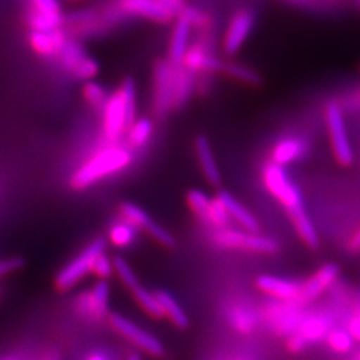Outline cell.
I'll list each match as a JSON object with an SVG mask.
<instances>
[{
  "label": "cell",
  "mask_w": 360,
  "mask_h": 360,
  "mask_svg": "<svg viewBox=\"0 0 360 360\" xmlns=\"http://www.w3.org/2000/svg\"><path fill=\"white\" fill-rule=\"evenodd\" d=\"M309 150V143L299 136H287L275 143L271 151V162L285 167L296 160L302 159Z\"/></svg>",
  "instance_id": "cell-19"
},
{
  "label": "cell",
  "mask_w": 360,
  "mask_h": 360,
  "mask_svg": "<svg viewBox=\"0 0 360 360\" xmlns=\"http://www.w3.org/2000/svg\"><path fill=\"white\" fill-rule=\"evenodd\" d=\"M327 345L338 354H347L354 347V339L347 330H330L326 336Z\"/></svg>",
  "instance_id": "cell-33"
},
{
  "label": "cell",
  "mask_w": 360,
  "mask_h": 360,
  "mask_svg": "<svg viewBox=\"0 0 360 360\" xmlns=\"http://www.w3.org/2000/svg\"><path fill=\"white\" fill-rule=\"evenodd\" d=\"M126 15L120 11L117 3L103 8H86L65 15V31L68 38L77 39L95 37L108 31L117 25Z\"/></svg>",
  "instance_id": "cell-3"
},
{
  "label": "cell",
  "mask_w": 360,
  "mask_h": 360,
  "mask_svg": "<svg viewBox=\"0 0 360 360\" xmlns=\"http://www.w3.org/2000/svg\"><path fill=\"white\" fill-rule=\"evenodd\" d=\"M217 199L226 208L230 219H233L238 224H240L245 231L257 232L259 223L257 218L238 199H235L231 193L219 191Z\"/></svg>",
  "instance_id": "cell-22"
},
{
  "label": "cell",
  "mask_w": 360,
  "mask_h": 360,
  "mask_svg": "<svg viewBox=\"0 0 360 360\" xmlns=\"http://www.w3.org/2000/svg\"><path fill=\"white\" fill-rule=\"evenodd\" d=\"M307 346L309 343L306 342V339L297 333H292L287 339V347L290 348L292 352H300Z\"/></svg>",
  "instance_id": "cell-41"
},
{
  "label": "cell",
  "mask_w": 360,
  "mask_h": 360,
  "mask_svg": "<svg viewBox=\"0 0 360 360\" xmlns=\"http://www.w3.org/2000/svg\"><path fill=\"white\" fill-rule=\"evenodd\" d=\"M193 147H195L199 166H200V169H202L207 181L211 186L218 187L221 183V174H220L218 162H217L215 155L212 151L211 143L208 141L206 135H198L193 141Z\"/></svg>",
  "instance_id": "cell-20"
},
{
  "label": "cell",
  "mask_w": 360,
  "mask_h": 360,
  "mask_svg": "<svg viewBox=\"0 0 360 360\" xmlns=\"http://www.w3.org/2000/svg\"><path fill=\"white\" fill-rule=\"evenodd\" d=\"M154 123L148 117H138L126 132V146L131 150L142 148L153 138Z\"/></svg>",
  "instance_id": "cell-25"
},
{
  "label": "cell",
  "mask_w": 360,
  "mask_h": 360,
  "mask_svg": "<svg viewBox=\"0 0 360 360\" xmlns=\"http://www.w3.org/2000/svg\"><path fill=\"white\" fill-rule=\"evenodd\" d=\"M132 295H134L135 300L138 302V304L142 307L143 311L147 315H150L154 319H163V318H166L165 316V311L162 309V304L158 300L155 292H151L147 288L139 285L136 290L132 291Z\"/></svg>",
  "instance_id": "cell-28"
},
{
  "label": "cell",
  "mask_w": 360,
  "mask_h": 360,
  "mask_svg": "<svg viewBox=\"0 0 360 360\" xmlns=\"http://www.w3.org/2000/svg\"><path fill=\"white\" fill-rule=\"evenodd\" d=\"M224 63L205 43H195L188 47L183 59V67L193 74H221Z\"/></svg>",
  "instance_id": "cell-13"
},
{
  "label": "cell",
  "mask_w": 360,
  "mask_h": 360,
  "mask_svg": "<svg viewBox=\"0 0 360 360\" xmlns=\"http://www.w3.org/2000/svg\"><path fill=\"white\" fill-rule=\"evenodd\" d=\"M359 360H360V356H359Z\"/></svg>",
  "instance_id": "cell-51"
},
{
  "label": "cell",
  "mask_w": 360,
  "mask_h": 360,
  "mask_svg": "<svg viewBox=\"0 0 360 360\" xmlns=\"http://www.w3.org/2000/svg\"><path fill=\"white\" fill-rule=\"evenodd\" d=\"M22 266H23L22 257H10V259L0 260V278L7 274H11L13 271L19 270Z\"/></svg>",
  "instance_id": "cell-40"
},
{
  "label": "cell",
  "mask_w": 360,
  "mask_h": 360,
  "mask_svg": "<svg viewBox=\"0 0 360 360\" xmlns=\"http://www.w3.org/2000/svg\"><path fill=\"white\" fill-rule=\"evenodd\" d=\"M129 129L123 99L116 90L102 110V144H119Z\"/></svg>",
  "instance_id": "cell-9"
},
{
  "label": "cell",
  "mask_w": 360,
  "mask_h": 360,
  "mask_svg": "<svg viewBox=\"0 0 360 360\" xmlns=\"http://www.w3.org/2000/svg\"><path fill=\"white\" fill-rule=\"evenodd\" d=\"M180 1H183V0H180Z\"/></svg>",
  "instance_id": "cell-50"
},
{
  "label": "cell",
  "mask_w": 360,
  "mask_h": 360,
  "mask_svg": "<svg viewBox=\"0 0 360 360\" xmlns=\"http://www.w3.org/2000/svg\"><path fill=\"white\" fill-rule=\"evenodd\" d=\"M221 74H226L227 77L235 79L236 82H240L245 86H251V87H259L263 83V77L257 71L235 62H226Z\"/></svg>",
  "instance_id": "cell-27"
},
{
  "label": "cell",
  "mask_w": 360,
  "mask_h": 360,
  "mask_svg": "<svg viewBox=\"0 0 360 360\" xmlns=\"http://www.w3.org/2000/svg\"><path fill=\"white\" fill-rule=\"evenodd\" d=\"M255 26V13L251 10H242L232 16L231 22L223 39V51L232 56L243 47Z\"/></svg>",
  "instance_id": "cell-12"
},
{
  "label": "cell",
  "mask_w": 360,
  "mask_h": 360,
  "mask_svg": "<svg viewBox=\"0 0 360 360\" xmlns=\"http://www.w3.org/2000/svg\"><path fill=\"white\" fill-rule=\"evenodd\" d=\"M347 248L351 252H360V229L349 238Z\"/></svg>",
  "instance_id": "cell-43"
},
{
  "label": "cell",
  "mask_w": 360,
  "mask_h": 360,
  "mask_svg": "<svg viewBox=\"0 0 360 360\" xmlns=\"http://www.w3.org/2000/svg\"><path fill=\"white\" fill-rule=\"evenodd\" d=\"M231 323L233 328H236L242 334H248L255 327L254 315L243 307H235L231 312Z\"/></svg>",
  "instance_id": "cell-37"
},
{
  "label": "cell",
  "mask_w": 360,
  "mask_h": 360,
  "mask_svg": "<svg viewBox=\"0 0 360 360\" xmlns=\"http://www.w3.org/2000/svg\"><path fill=\"white\" fill-rule=\"evenodd\" d=\"M55 62L65 74L84 83L94 80V77H98L101 71L99 63L77 39H67Z\"/></svg>",
  "instance_id": "cell-4"
},
{
  "label": "cell",
  "mask_w": 360,
  "mask_h": 360,
  "mask_svg": "<svg viewBox=\"0 0 360 360\" xmlns=\"http://www.w3.org/2000/svg\"><path fill=\"white\" fill-rule=\"evenodd\" d=\"M262 176H263L266 188L287 210L290 218L295 226L296 232L299 233L304 245H309V248H318L319 245L318 231L306 212L303 196L299 187L290 179L284 167L269 162L263 167Z\"/></svg>",
  "instance_id": "cell-1"
},
{
  "label": "cell",
  "mask_w": 360,
  "mask_h": 360,
  "mask_svg": "<svg viewBox=\"0 0 360 360\" xmlns=\"http://www.w3.org/2000/svg\"><path fill=\"white\" fill-rule=\"evenodd\" d=\"M108 322L116 333H119L126 339H129L131 343H134L136 347L141 348L146 354L155 356V358H159L165 354V346L156 336L143 330L142 327L136 326L126 316H123L120 314H110Z\"/></svg>",
  "instance_id": "cell-10"
},
{
  "label": "cell",
  "mask_w": 360,
  "mask_h": 360,
  "mask_svg": "<svg viewBox=\"0 0 360 360\" xmlns=\"http://www.w3.org/2000/svg\"><path fill=\"white\" fill-rule=\"evenodd\" d=\"M174 65L166 59L156 60L153 71V112L158 119H165L174 110Z\"/></svg>",
  "instance_id": "cell-8"
},
{
  "label": "cell",
  "mask_w": 360,
  "mask_h": 360,
  "mask_svg": "<svg viewBox=\"0 0 360 360\" xmlns=\"http://www.w3.org/2000/svg\"><path fill=\"white\" fill-rule=\"evenodd\" d=\"M190 35H191V26L176 18V22L172 28V35L169 40L168 49V62L174 67H180L183 65V59L186 52L190 47Z\"/></svg>",
  "instance_id": "cell-21"
},
{
  "label": "cell",
  "mask_w": 360,
  "mask_h": 360,
  "mask_svg": "<svg viewBox=\"0 0 360 360\" xmlns=\"http://www.w3.org/2000/svg\"><path fill=\"white\" fill-rule=\"evenodd\" d=\"M117 6L126 16H141L156 23H169L175 19L159 0H117Z\"/></svg>",
  "instance_id": "cell-16"
},
{
  "label": "cell",
  "mask_w": 360,
  "mask_h": 360,
  "mask_svg": "<svg viewBox=\"0 0 360 360\" xmlns=\"http://www.w3.org/2000/svg\"><path fill=\"white\" fill-rule=\"evenodd\" d=\"M0 360H16L15 358H11V356H7V358H1Z\"/></svg>",
  "instance_id": "cell-47"
},
{
  "label": "cell",
  "mask_w": 360,
  "mask_h": 360,
  "mask_svg": "<svg viewBox=\"0 0 360 360\" xmlns=\"http://www.w3.org/2000/svg\"><path fill=\"white\" fill-rule=\"evenodd\" d=\"M186 200H187V205H188L193 214L205 223L212 199L208 198V195L203 193L202 190L193 188L186 195Z\"/></svg>",
  "instance_id": "cell-32"
},
{
  "label": "cell",
  "mask_w": 360,
  "mask_h": 360,
  "mask_svg": "<svg viewBox=\"0 0 360 360\" xmlns=\"http://www.w3.org/2000/svg\"><path fill=\"white\" fill-rule=\"evenodd\" d=\"M196 89L195 74L187 71L183 65L175 67L174 77V110L184 107L191 99L193 92Z\"/></svg>",
  "instance_id": "cell-23"
},
{
  "label": "cell",
  "mask_w": 360,
  "mask_h": 360,
  "mask_svg": "<svg viewBox=\"0 0 360 360\" xmlns=\"http://www.w3.org/2000/svg\"><path fill=\"white\" fill-rule=\"evenodd\" d=\"M31 10L49 16H63L59 0H30Z\"/></svg>",
  "instance_id": "cell-38"
},
{
  "label": "cell",
  "mask_w": 360,
  "mask_h": 360,
  "mask_svg": "<svg viewBox=\"0 0 360 360\" xmlns=\"http://www.w3.org/2000/svg\"><path fill=\"white\" fill-rule=\"evenodd\" d=\"M339 276V267L334 263H327L316 271L312 276H309L303 284H300L299 295L296 299L297 304H307L309 302H314L322 295L323 292L331 287V284Z\"/></svg>",
  "instance_id": "cell-14"
},
{
  "label": "cell",
  "mask_w": 360,
  "mask_h": 360,
  "mask_svg": "<svg viewBox=\"0 0 360 360\" xmlns=\"http://www.w3.org/2000/svg\"><path fill=\"white\" fill-rule=\"evenodd\" d=\"M135 238H136V229L126 220L116 221L108 231L110 242L120 248L132 245Z\"/></svg>",
  "instance_id": "cell-31"
},
{
  "label": "cell",
  "mask_w": 360,
  "mask_h": 360,
  "mask_svg": "<svg viewBox=\"0 0 360 360\" xmlns=\"http://www.w3.org/2000/svg\"><path fill=\"white\" fill-rule=\"evenodd\" d=\"M205 224L214 227L215 230L227 229L229 224H230V217H229L226 208L221 206V203L219 202L217 198L211 200V206L208 210Z\"/></svg>",
  "instance_id": "cell-34"
},
{
  "label": "cell",
  "mask_w": 360,
  "mask_h": 360,
  "mask_svg": "<svg viewBox=\"0 0 360 360\" xmlns=\"http://www.w3.org/2000/svg\"><path fill=\"white\" fill-rule=\"evenodd\" d=\"M212 240L219 247L229 250H243L257 254H275L279 251V243L272 238L259 235L257 232L239 231L229 227L215 230Z\"/></svg>",
  "instance_id": "cell-5"
},
{
  "label": "cell",
  "mask_w": 360,
  "mask_h": 360,
  "mask_svg": "<svg viewBox=\"0 0 360 360\" xmlns=\"http://www.w3.org/2000/svg\"><path fill=\"white\" fill-rule=\"evenodd\" d=\"M86 360H111L110 359V356L108 355H105L103 352H99V351H96V352H92L90 354Z\"/></svg>",
  "instance_id": "cell-44"
},
{
  "label": "cell",
  "mask_w": 360,
  "mask_h": 360,
  "mask_svg": "<svg viewBox=\"0 0 360 360\" xmlns=\"http://www.w3.org/2000/svg\"><path fill=\"white\" fill-rule=\"evenodd\" d=\"M236 360H247V359H236Z\"/></svg>",
  "instance_id": "cell-49"
},
{
  "label": "cell",
  "mask_w": 360,
  "mask_h": 360,
  "mask_svg": "<svg viewBox=\"0 0 360 360\" xmlns=\"http://www.w3.org/2000/svg\"><path fill=\"white\" fill-rule=\"evenodd\" d=\"M255 284L263 294L288 303H296L300 288V284L272 275H259Z\"/></svg>",
  "instance_id": "cell-18"
},
{
  "label": "cell",
  "mask_w": 360,
  "mask_h": 360,
  "mask_svg": "<svg viewBox=\"0 0 360 360\" xmlns=\"http://www.w3.org/2000/svg\"><path fill=\"white\" fill-rule=\"evenodd\" d=\"M82 95H83V99L86 101V103L92 107L94 110H98L101 112L110 98V94H108V91L105 90V87L95 80L86 82L83 84Z\"/></svg>",
  "instance_id": "cell-30"
},
{
  "label": "cell",
  "mask_w": 360,
  "mask_h": 360,
  "mask_svg": "<svg viewBox=\"0 0 360 360\" xmlns=\"http://www.w3.org/2000/svg\"><path fill=\"white\" fill-rule=\"evenodd\" d=\"M108 300H110V284L105 281H99L92 287L89 294L82 296L77 303L80 312L86 314L91 319L102 321L108 314Z\"/></svg>",
  "instance_id": "cell-17"
},
{
  "label": "cell",
  "mask_w": 360,
  "mask_h": 360,
  "mask_svg": "<svg viewBox=\"0 0 360 360\" xmlns=\"http://www.w3.org/2000/svg\"><path fill=\"white\" fill-rule=\"evenodd\" d=\"M107 242L104 238H98L94 242H91L80 254H77L63 270L56 275L55 283L56 287L62 291L72 288L75 284L82 281L83 276H86L92 271L94 263L98 257L103 255L105 251Z\"/></svg>",
  "instance_id": "cell-6"
},
{
  "label": "cell",
  "mask_w": 360,
  "mask_h": 360,
  "mask_svg": "<svg viewBox=\"0 0 360 360\" xmlns=\"http://www.w3.org/2000/svg\"><path fill=\"white\" fill-rule=\"evenodd\" d=\"M158 300L162 304V309L165 311V316L168 318L175 327L180 330H186L190 326V319L186 311L181 309L178 300L165 290H158L155 292Z\"/></svg>",
  "instance_id": "cell-24"
},
{
  "label": "cell",
  "mask_w": 360,
  "mask_h": 360,
  "mask_svg": "<svg viewBox=\"0 0 360 360\" xmlns=\"http://www.w3.org/2000/svg\"><path fill=\"white\" fill-rule=\"evenodd\" d=\"M119 212L123 220L129 221L135 229H141L151 235V238H154L159 245H165L166 248H174L176 245V239L174 235L154 221L143 208L136 206L135 203H122L119 207Z\"/></svg>",
  "instance_id": "cell-11"
},
{
  "label": "cell",
  "mask_w": 360,
  "mask_h": 360,
  "mask_svg": "<svg viewBox=\"0 0 360 360\" xmlns=\"http://www.w3.org/2000/svg\"><path fill=\"white\" fill-rule=\"evenodd\" d=\"M44 360H60L59 359V356L58 355H55V354H51V355H49V356H46Z\"/></svg>",
  "instance_id": "cell-46"
},
{
  "label": "cell",
  "mask_w": 360,
  "mask_h": 360,
  "mask_svg": "<svg viewBox=\"0 0 360 360\" xmlns=\"http://www.w3.org/2000/svg\"><path fill=\"white\" fill-rule=\"evenodd\" d=\"M28 44L40 58L55 60L68 39L65 28L53 31H30Z\"/></svg>",
  "instance_id": "cell-15"
},
{
  "label": "cell",
  "mask_w": 360,
  "mask_h": 360,
  "mask_svg": "<svg viewBox=\"0 0 360 360\" xmlns=\"http://www.w3.org/2000/svg\"><path fill=\"white\" fill-rule=\"evenodd\" d=\"M92 272L95 275H98L101 278V281H105L107 278H110L114 272V264L112 260L108 257H105V254L101 255L95 260L94 267H92Z\"/></svg>",
  "instance_id": "cell-39"
},
{
  "label": "cell",
  "mask_w": 360,
  "mask_h": 360,
  "mask_svg": "<svg viewBox=\"0 0 360 360\" xmlns=\"http://www.w3.org/2000/svg\"><path fill=\"white\" fill-rule=\"evenodd\" d=\"M348 333L352 336L354 340L360 342V315H356L348 323Z\"/></svg>",
  "instance_id": "cell-42"
},
{
  "label": "cell",
  "mask_w": 360,
  "mask_h": 360,
  "mask_svg": "<svg viewBox=\"0 0 360 360\" xmlns=\"http://www.w3.org/2000/svg\"><path fill=\"white\" fill-rule=\"evenodd\" d=\"M134 160V153L126 144H101L74 171L70 178L71 188L82 191L95 183L126 169Z\"/></svg>",
  "instance_id": "cell-2"
},
{
  "label": "cell",
  "mask_w": 360,
  "mask_h": 360,
  "mask_svg": "<svg viewBox=\"0 0 360 360\" xmlns=\"http://www.w3.org/2000/svg\"><path fill=\"white\" fill-rule=\"evenodd\" d=\"M112 264H114V271L117 274L119 279L129 288L131 292L141 285L135 272L126 262V259H123L122 257H115L112 259Z\"/></svg>",
  "instance_id": "cell-35"
},
{
  "label": "cell",
  "mask_w": 360,
  "mask_h": 360,
  "mask_svg": "<svg viewBox=\"0 0 360 360\" xmlns=\"http://www.w3.org/2000/svg\"><path fill=\"white\" fill-rule=\"evenodd\" d=\"M67 1H71V3H77V1H83V0H67Z\"/></svg>",
  "instance_id": "cell-48"
},
{
  "label": "cell",
  "mask_w": 360,
  "mask_h": 360,
  "mask_svg": "<svg viewBox=\"0 0 360 360\" xmlns=\"http://www.w3.org/2000/svg\"><path fill=\"white\" fill-rule=\"evenodd\" d=\"M330 331V323L321 315H314L299 323L297 334L302 335L307 343H314L327 336Z\"/></svg>",
  "instance_id": "cell-26"
},
{
  "label": "cell",
  "mask_w": 360,
  "mask_h": 360,
  "mask_svg": "<svg viewBox=\"0 0 360 360\" xmlns=\"http://www.w3.org/2000/svg\"><path fill=\"white\" fill-rule=\"evenodd\" d=\"M119 94L123 99L124 110L127 115V124L129 129L131 124L138 119V111H136V84L132 77H126L120 86H119Z\"/></svg>",
  "instance_id": "cell-29"
},
{
  "label": "cell",
  "mask_w": 360,
  "mask_h": 360,
  "mask_svg": "<svg viewBox=\"0 0 360 360\" xmlns=\"http://www.w3.org/2000/svg\"><path fill=\"white\" fill-rule=\"evenodd\" d=\"M324 116L335 159L339 165L348 167L354 162V150L348 138L343 110L336 102H328L324 108Z\"/></svg>",
  "instance_id": "cell-7"
},
{
  "label": "cell",
  "mask_w": 360,
  "mask_h": 360,
  "mask_svg": "<svg viewBox=\"0 0 360 360\" xmlns=\"http://www.w3.org/2000/svg\"><path fill=\"white\" fill-rule=\"evenodd\" d=\"M126 360H142V356L139 354H132Z\"/></svg>",
  "instance_id": "cell-45"
},
{
  "label": "cell",
  "mask_w": 360,
  "mask_h": 360,
  "mask_svg": "<svg viewBox=\"0 0 360 360\" xmlns=\"http://www.w3.org/2000/svg\"><path fill=\"white\" fill-rule=\"evenodd\" d=\"M178 18L187 22L191 28H199V30H203L206 27L210 26V16L206 13H203L202 10L193 7V6H183L181 10H180Z\"/></svg>",
  "instance_id": "cell-36"
}]
</instances>
